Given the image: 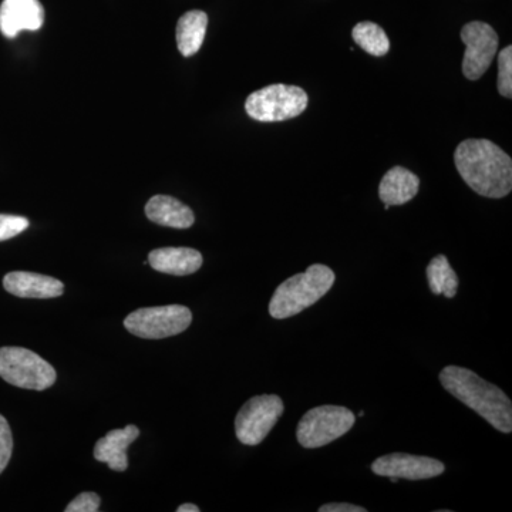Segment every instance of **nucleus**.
I'll use <instances>...</instances> for the list:
<instances>
[{
  "label": "nucleus",
  "instance_id": "obj_22",
  "mask_svg": "<svg viewBox=\"0 0 512 512\" xmlns=\"http://www.w3.org/2000/svg\"><path fill=\"white\" fill-rule=\"evenodd\" d=\"M12 451V430H10L8 420L0 416V474L8 467L10 457H12Z\"/></svg>",
  "mask_w": 512,
  "mask_h": 512
},
{
  "label": "nucleus",
  "instance_id": "obj_25",
  "mask_svg": "<svg viewBox=\"0 0 512 512\" xmlns=\"http://www.w3.org/2000/svg\"><path fill=\"white\" fill-rule=\"evenodd\" d=\"M177 512H200V508L194 504H183L177 508Z\"/></svg>",
  "mask_w": 512,
  "mask_h": 512
},
{
  "label": "nucleus",
  "instance_id": "obj_11",
  "mask_svg": "<svg viewBox=\"0 0 512 512\" xmlns=\"http://www.w3.org/2000/svg\"><path fill=\"white\" fill-rule=\"evenodd\" d=\"M45 23V9L39 0H3L0 5V32L9 39L22 30H39Z\"/></svg>",
  "mask_w": 512,
  "mask_h": 512
},
{
  "label": "nucleus",
  "instance_id": "obj_20",
  "mask_svg": "<svg viewBox=\"0 0 512 512\" xmlns=\"http://www.w3.org/2000/svg\"><path fill=\"white\" fill-rule=\"evenodd\" d=\"M498 92L505 99L512 97V47L507 46L498 53Z\"/></svg>",
  "mask_w": 512,
  "mask_h": 512
},
{
  "label": "nucleus",
  "instance_id": "obj_1",
  "mask_svg": "<svg viewBox=\"0 0 512 512\" xmlns=\"http://www.w3.org/2000/svg\"><path fill=\"white\" fill-rule=\"evenodd\" d=\"M458 174L485 198L507 197L512 190V160L493 141L468 138L454 153Z\"/></svg>",
  "mask_w": 512,
  "mask_h": 512
},
{
  "label": "nucleus",
  "instance_id": "obj_14",
  "mask_svg": "<svg viewBox=\"0 0 512 512\" xmlns=\"http://www.w3.org/2000/svg\"><path fill=\"white\" fill-rule=\"evenodd\" d=\"M148 264L163 274L187 276L201 268L202 255L192 248H160L150 252Z\"/></svg>",
  "mask_w": 512,
  "mask_h": 512
},
{
  "label": "nucleus",
  "instance_id": "obj_18",
  "mask_svg": "<svg viewBox=\"0 0 512 512\" xmlns=\"http://www.w3.org/2000/svg\"><path fill=\"white\" fill-rule=\"evenodd\" d=\"M427 279L434 295H444L451 299L456 296L458 291V276L451 268L450 262L444 255H437L431 259L427 266Z\"/></svg>",
  "mask_w": 512,
  "mask_h": 512
},
{
  "label": "nucleus",
  "instance_id": "obj_24",
  "mask_svg": "<svg viewBox=\"0 0 512 512\" xmlns=\"http://www.w3.org/2000/svg\"><path fill=\"white\" fill-rule=\"evenodd\" d=\"M319 512H366V508L348 503H335L322 505Z\"/></svg>",
  "mask_w": 512,
  "mask_h": 512
},
{
  "label": "nucleus",
  "instance_id": "obj_3",
  "mask_svg": "<svg viewBox=\"0 0 512 512\" xmlns=\"http://www.w3.org/2000/svg\"><path fill=\"white\" fill-rule=\"evenodd\" d=\"M335 272L326 265L309 266L303 274L293 275L276 288L269 313L274 319H286L311 308L335 284Z\"/></svg>",
  "mask_w": 512,
  "mask_h": 512
},
{
  "label": "nucleus",
  "instance_id": "obj_2",
  "mask_svg": "<svg viewBox=\"0 0 512 512\" xmlns=\"http://www.w3.org/2000/svg\"><path fill=\"white\" fill-rule=\"evenodd\" d=\"M440 383L451 396L480 414L495 430L511 433L512 403L500 387L485 382L473 370L458 366L444 367Z\"/></svg>",
  "mask_w": 512,
  "mask_h": 512
},
{
  "label": "nucleus",
  "instance_id": "obj_21",
  "mask_svg": "<svg viewBox=\"0 0 512 512\" xmlns=\"http://www.w3.org/2000/svg\"><path fill=\"white\" fill-rule=\"evenodd\" d=\"M29 228V220L18 215L0 214V242L18 237Z\"/></svg>",
  "mask_w": 512,
  "mask_h": 512
},
{
  "label": "nucleus",
  "instance_id": "obj_10",
  "mask_svg": "<svg viewBox=\"0 0 512 512\" xmlns=\"http://www.w3.org/2000/svg\"><path fill=\"white\" fill-rule=\"evenodd\" d=\"M446 470L436 458L412 456V454L393 453L377 458L372 464V471L380 477L404 478L419 481L439 477Z\"/></svg>",
  "mask_w": 512,
  "mask_h": 512
},
{
  "label": "nucleus",
  "instance_id": "obj_16",
  "mask_svg": "<svg viewBox=\"0 0 512 512\" xmlns=\"http://www.w3.org/2000/svg\"><path fill=\"white\" fill-rule=\"evenodd\" d=\"M148 220L163 227L187 229L195 222V215L190 207L168 195H156L146 205Z\"/></svg>",
  "mask_w": 512,
  "mask_h": 512
},
{
  "label": "nucleus",
  "instance_id": "obj_7",
  "mask_svg": "<svg viewBox=\"0 0 512 512\" xmlns=\"http://www.w3.org/2000/svg\"><path fill=\"white\" fill-rule=\"evenodd\" d=\"M192 313L187 306L168 305L134 311L124 320L128 332L141 339H164L190 328Z\"/></svg>",
  "mask_w": 512,
  "mask_h": 512
},
{
  "label": "nucleus",
  "instance_id": "obj_23",
  "mask_svg": "<svg viewBox=\"0 0 512 512\" xmlns=\"http://www.w3.org/2000/svg\"><path fill=\"white\" fill-rule=\"evenodd\" d=\"M100 508V497L94 493H82L67 505L66 512H97Z\"/></svg>",
  "mask_w": 512,
  "mask_h": 512
},
{
  "label": "nucleus",
  "instance_id": "obj_19",
  "mask_svg": "<svg viewBox=\"0 0 512 512\" xmlns=\"http://www.w3.org/2000/svg\"><path fill=\"white\" fill-rule=\"evenodd\" d=\"M353 40L369 55L382 57L390 50V40L379 25L372 22L357 23L352 32Z\"/></svg>",
  "mask_w": 512,
  "mask_h": 512
},
{
  "label": "nucleus",
  "instance_id": "obj_4",
  "mask_svg": "<svg viewBox=\"0 0 512 512\" xmlns=\"http://www.w3.org/2000/svg\"><path fill=\"white\" fill-rule=\"evenodd\" d=\"M305 90L289 84H271L249 94L245 101L248 116L262 123H276L301 116L308 107Z\"/></svg>",
  "mask_w": 512,
  "mask_h": 512
},
{
  "label": "nucleus",
  "instance_id": "obj_6",
  "mask_svg": "<svg viewBox=\"0 0 512 512\" xmlns=\"http://www.w3.org/2000/svg\"><path fill=\"white\" fill-rule=\"evenodd\" d=\"M355 421V414L346 407H315L299 421L296 437L303 448L325 447L345 436Z\"/></svg>",
  "mask_w": 512,
  "mask_h": 512
},
{
  "label": "nucleus",
  "instance_id": "obj_5",
  "mask_svg": "<svg viewBox=\"0 0 512 512\" xmlns=\"http://www.w3.org/2000/svg\"><path fill=\"white\" fill-rule=\"evenodd\" d=\"M0 377L20 389H49L56 382L55 367L25 348H0Z\"/></svg>",
  "mask_w": 512,
  "mask_h": 512
},
{
  "label": "nucleus",
  "instance_id": "obj_12",
  "mask_svg": "<svg viewBox=\"0 0 512 512\" xmlns=\"http://www.w3.org/2000/svg\"><path fill=\"white\" fill-rule=\"evenodd\" d=\"M3 288L18 298L52 299L63 295L64 285L52 276L33 272H10L3 278Z\"/></svg>",
  "mask_w": 512,
  "mask_h": 512
},
{
  "label": "nucleus",
  "instance_id": "obj_8",
  "mask_svg": "<svg viewBox=\"0 0 512 512\" xmlns=\"http://www.w3.org/2000/svg\"><path fill=\"white\" fill-rule=\"evenodd\" d=\"M284 410V402L276 394L252 397L241 407L235 419L238 440L245 446H258L274 429Z\"/></svg>",
  "mask_w": 512,
  "mask_h": 512
},
{
  "label": "nucleus",
  "instance_id": "obj_15",
  "mask_svg": "<svg viewBox=\"0 0 512 512\" xmlns=\"http://www.w3.org/2000/svg\"><path fill=\"white\" fill-rule=\"evenodd\" d=\"M419 188V177L407 168L397 165V167L387 171L382 181H380L379 197L384 205L396 207V205H403L412 201L419 192Z\"/></svg>",
  "mask_w": 512,
  "mask_h": 512
},
{
  "label": "nucleus",
  "instance_id": "obj_9",
  "mask_svg": "<svg viewBox=\"0 0 512 512\" xmlns=\"http://www.w3.org/2000/svg\"><path fill=\"white\" fill-rule=\"evenodd\" d=\"M461 40L466 45L463 59V73L468 80L484 76L493 63L498 50V35L484 22H470L461 29Z\"/></svg>",
  "mask_w": 512,
  "mask_h": 512
},
{
  "label": "nucleus",
  "instance_id": "obj_17",
  "mask_svg": "<svg viewBox=\"0 0 512 512\" xmlns=\"http://www.w3.org/2000/svg\"><path fill=\"white\" fill-rule=\"evenodd\" d=\"M208 16L202 10H191L178 20L177 45L181 55L191 57L200 52L207 35Z\"/></svg>",
  "mask_w": 512,
  "mask_h": 512
},
{
  "label": "nucleus",
  "instance_id": "obj_13",
  "mask_svg": "<svg viewBox=\"0 0 512 512\" xmlns=\"http://www.w3.org/2000/svg\"><path fill=\"white\" fill-rule=\"evenodd\" d=\"M138 436H140V429L134 424L124 429L110 431L94 446V458L100 463H106L111 470L123 473L128 468V447L138 439Z\"/></svg>",
  "mask_w": 512,
  "mask_h": 512
}]
</instances>
